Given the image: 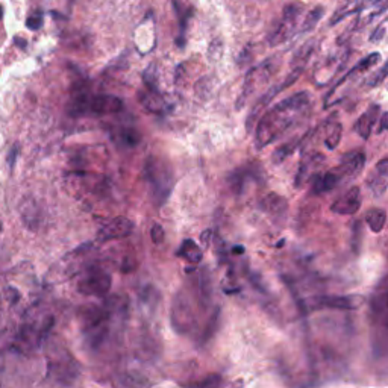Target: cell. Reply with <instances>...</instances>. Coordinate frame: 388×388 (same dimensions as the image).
<instances>
[{
	"label": "cell",
	"instance_id": "6da1fadb",
	"mask_svg": "<svg viewBox=\"0 0 388 388\" xmlns=\"http://www.w3.org/2000/svg\"><path fill=\"white\" fill-rule=\"evenodd\" d=\"M312 97L310 91H299L287 99L274 103L258 120L255 129V146L261 150L282 139L310 116Z\"/></svg>",
	"mask_w": 388,
	"mask_h": 388
},
{
	"label": "cell",
	"instance_id": "7a4b0ae2",
	"mask_svg": "<svg viewBox=\"0 0 388 388\" xmlns=\"http://www.w3.org/2000/svg\"><path fill=\"white\" fill-rule=\"evenodd\" d=\"M123 100L116 96L100 94L91 96L87 90H79L73 94V99L69 105V112L75 117L82 116H108L116 114L123 109Z\"/></svg>",
	"mask_w": 388,
	"mask_h": 388
},
{
	"label": "cell",
	"instance_id": "3957f363",
	"mask_svg": "<svg viewBox=\"0 0 388 388\" xmlns=\"http://www.w3.org/2000/svg\"><path fill=\"white\" fill-rule=\"evenodd\" d=\"M144 176L150 187L153 200L157 206L161 208L170 197L175 185L172 167L164 158L149 157L144 164Z\"/></svg>",
	"mask_w": 388,
	"mask_h": 388
},
{
	"label": "cell",
	"instance_id": "277c9868",
	"mask_svg": "<svg viewBox=\"0 0 388 388\" xmlns=\"http://www.w3.org/2000/svg\"><path fill=\"white\" fill-rule=\"evenodd\" d=\"M279 64H281V60L278 58V56H272V58L263 61L261 64H258V66L249 70V73L245 78V84H242V90L236 103L237 109H241L242 107H245L247 99L255 93L256 88H260L261 85L269 82V79L279 69Z\"/></svg>",
	"mask_w": 388,
	"mask_h": 388
},
{
	"label": "cell",
	"instance_id": "5b68a950",
	"mask_svg": "<svg viewBox=\"0 0 388 388\" xmlns=\"http://www.w3.org/2000/svg\"><path fill=\"white\" fill-rule=\"evenodd\" d=\"M302 17V6L297 3H290L282 11L281 19L276 26L273 28L269 35V44L272 47L287 43L290 38H293L297 32L299 19Z\"/></svg>",
	"mask_w": 388,
	"mask_h": 388
},
{
	"label": "cell",
	"instance_id": "8992f818",
	"mask_svg": "<svg viewBox=\"0 0 388 388\" xmlns=\"http://www.w3.org/2000/svg\"><path fill=\"white\" fill-rule=\"evenodd\" d=\"M366 302L362 294H343V296H314L305 301V306L310 310H344L355 311Z\"/></svg>",
	"mask_w": 388,
	"mask_h": 388
},
{
	"label": "cell",
	"instance_id": "52a82bcc",
	"mask_svg": "<svg viewBox=\"0 0 388 388\" xmlns=\"http://www.w3.org/2000/svg\"><path fill=\"white\" fill-rule=\"evenodd\" d=\"M194 312L191 308V303L185 293H177L173 299L172 305V325L176 333L182 335L188 334L194 328Z\"/></svg>",
	"mask_w": 388,
	"mask_h": 388
},
{
	"label": "cell",
	"instance_id": "ba28073f",
	"mask_svg": "<svg viewBox=\"0 0 388 388\" xmlns=\"http://www.w3.org/2000/svg\"><path fill=\"white\" fill-rule=\"evenodd\" d=\"M112 281L111 276L100 269H90L82 279H79L78 282V290L79 293H82L85 296H105L111 290Z\"/></svg>",
	"mask_w": 388,
	"mask_h": 388
},
{
	"label": "cell",
	"instance_id": "9c48e42d",
	"mask_svg": "<svg viewBox=\"0 0 388 388\" xmlns=\"http://www.w3.org/2000/svg\"><path fill=\"white\" fill-rule=\"evenodd\" d=\"M326 157L323 153L315 152H302V159L299 164V170L294 177V187L302 188L305 184H308L314 179V176L320 173V168L325 166Z\"/></svg>",
	"mask_w": 388,
	"mask_h": 388
},
{
	"label": "cell",
	"instance_id": "30bf717a",
	"mask_svg": "<svg viewBox=\"0 0 388 388\" xmlns=\"http://www.w3.org/2000/svg\"><path fill=\"white\" fill-rule=\"evenodd\" d=\"M48 370H51V375L56 381L61 384H70L79 375L76 361L67 352L62 357L52 353V358L48 360Z\"/></svg>",
	"mask_w": 388,
	"mask_h": 388
},
{
	"label": "cell",
	"instance_id": "8fae6325",
	"mask_svg": "<svg viewBox=\"0 0 388 388\" xmlns=\"http://www.w3.org/2000/svg\"><path fill=\"white\" fill-rule=\"evenodd\" d=\"M132 231H134L132 220H129L126 217H117L102 224L99 233H97V238L103 242L109 240H118V238L129 237L132 233Z\"/></svg>",
	"mask_w": 388,
	"mask_h": 388
},
{
	"label": "cell",
	"instance_id": "7c38bea8",
	"mask_svg": "<svg viewBox=\"0 0 388 388\" xmlns=\"http://www.w3.org/2000/svg\"><path fill=\"white\" fill-rule=\"evenodd\" d=\"M362 205V194L360 187H352L334 200L330 211L338 215H353L360 211Z\"/></svg>",
	"mask_w": 388,
	"mask_h": 388
},
{
	"label": "cell",
	"instance_id": "4fadbf2b",
	"mask_svg": "<svg viewBox=\"0 0 388 388\" xmlns=\"http://www.w3.org/2000/svg\"><path fill=\"white\" fill-rule=\"evenodd\" d=\"M371 317L382 326H388V276L381 281L371 297Z\"/></svg>",
	"mask_w": 388,
	"mask_h": 388
},
{
	"label": "cell",
	"instance_id": "5bb4252c",
	"mask_svg": "<svg viewBox=\"0 0 388 388\" xmlns=\"http://www.w3.org/2000/svg\"><path fill=\"white\" fill-rule=\"evenodd\" d=\"M367 188L376 197H381L388 190V157L379 159L367 175Z\"/></svg>",
	"mask_w": 388,
	"mask_h": 388
},
{
	"label": "cell",
	"instance_id": "9a60e30c",
	"mask_svg": "<svg viewBox=\"0 0 388 388\" xmlns=\"http://www.w3.org/2000/svg\"><path fill=\"white\" fill-rule=\"evenodd\" d=\"M344 179L340 170L337 167L330 168L329 172L325 173H317L314 176V179L311 181V194L315 196H320V194H325L329 191H334L338 187L344 185Z\"/></svg>",
	"mask_w": 388,
	"mask_h": 388
},
{
	"label": "cell",
	"instance_id": "2e32d148",
	"mask_svg": "<svg viewBox=\"0 0 388 388\" xmlns=\"http://www.w3.org/2000/svg\"><path fill=\"white\" fill-rule=\"evenodd\" d=\"M388 10V0H366V3L362 5V8L358 12V19L353 24V30H360L362 28L369 26V24L373 23L378 17Z\"/></svg>",
	"mask_w": 388,
	"mask_h": 388
},
{
	"label": "cell",
	"instance_id": "e0dca14e",
	"mask_svg": "<svg viewBox=\"0 0 388 388\" xmlns=\"http://www.w3.org/2000/svg\"><path fill=\"white\" fill-rule=\"evenodd\" d=\"M366 166V157L362 152H349L343 157L342 163L337 166V168L342 173L344 182H351L361 175Z\"/></svg>",
	"mask_w": 388,
	"mask_h": 388
},
{
	"label": "cell",
	"instance_id": "ac0fdd59",
	"mask_svg": "<svg viewBox=\"0 0 388 388\" xmlns=\"http://www.w3.org/2000/svg\"><path fill=\"white\" fill-rule=\"evenodd\" d=\"M260 208L273 220H285L288 214V200L278 193H269L261 199Z\"/></svg>",
	"mask_w": 388,
	"mask_h": 388
},
{
	"label": "cell",
	"instance_id": "d6986e66",
	"mask_svg": "<svg viewBox=\"0 0 388 388\" xmlns=\"http://www.w3.org/2000/svg\"><path fill=\"white\" fill-rule=\"evenodd\" d=\"M379 61H381V53H379V52H371L370 55H367L366 58H362L361 61H358L349 71L346 73V75H344L342 79L338 80V82L335 84V87L333 88V90H330V91L326 94V97L333 96V94H334L337 90H340V88H342L346 82H349L351 79H355L357 76L362 75V73L369 71L371 67H375Z\"/></svg>",
	"mask_w": 388,
	"mask_h": 388
},
{
	"label": "cell",
	"instance_id": "ffe728a7",
	"mask_svg": "<svg viewBox=\"0 0 388 388\" xmlns=\"http://www.w3.org/2000/svg\"><path fill=\"white\" fill-rule=\"evenodd\" d=\"M379 112H381V105L373 103L370 105L367 111H364L362 114L355 121L353 131L360 135V139L369 140L370 135L373 134V127L379 118Z\"/></svg>",
	"mask_w": 388,
	"mask_h": 388
},
{
	"label": "cell",
	"instance_id": "44dd1931",
	"mask_svg": "<svg viewBox=\"0 0 388 388\" xmlns=\"http://www.w3.org/2000/svg\"><path fill=\"white\" fill-rule=\"evenodd\" d=\"M319 129H320V134L323 135L325 148L328 150H334L340 144V140H342V134H343L342 123H340V121L326 120L325 123L319 126Z\"/></svg>",
	"mask_w": 388,
	"mask_h": 388
},
{
	"label": "cell",
	"instance_id": "7402d4cb",
	"mask_svg": "<svg viewBox=\"0 0 388 388\" xmlns=\"http://www.w3.org/2000/svg\"><path fill=\"white\" fill-rule=\"evenodd\" d=\"M20 215L29 229H37L39 224V208L32 197L24 199L20 204Z\"/></svg>",
	"mask_w": 388,
	"mask_h": 388
},
{
	"label": "cell",
	"instance_id": "603a6c76",
	"mask_svg": "<svg viewBox=\"0 0 388 388\" xmlns=\"http://www.w3.org/2000/svg\"><path fill=\"white\" fill-rule=\"evenodd\" d=\"M364 3H366V0H346V2L340 5L337 8V11L330 15L329 26H335V24H338L340 21L351 17L352 14H358Z\"/></svg>",
	"mask_w": 388,
	"mask_h": 388
},
{
	"label": "cell",
	"instance_id": "cb8c5ba5",
	"mask_svg": "<svg viewBox=\"0 0 388 388\" xmlns=\"http://www.w3.org/2000/svg\"><path fill=\"white\" fill-rule=\"evenodd\" d=\"M139 100L143 105L144 109L153 112V114H163L164 112L166 102L163 97L158 94V91H153V90L141 91L139 93Z\"/></svg>",
	"mask_w": 388,
	"mask_h": 388
},
{
	"label": "cell",
	"instance_id": "d4e9b609",
	"mask_svg": "<svg viewBox=\"0 0 388 388\" xmlns=\"http://www.w3.org/2000/svg\"><path fill=\"white\" fill-rule=\"evenodd\" d=\"M176 255L191 264H199L202 258H204V252H202L200 246L194 240H185L181 247L177 249Z\"/></svg>",
	"mask_w": 388,
	"mask_h": 388
},
{
	"label": "cell",
	"instance_id": "484cf974",
	"mask_svg": "<svg viewBox=\"0 0 388 388\" xmlns=\"http://www.w3.org/2000/svg\"><path fill=\"white\" fill-rule=\"evenodd\" d=\"M364 222L367 223L371 232H375V233L382 232V229L385 228V223H387L385 209H381V208L369 209L366 215H364Z\"/></svg>",
	"mask_w": 388,
	"mask_h": 388
},
{
	"label": "cell",
	"instance_id": "4316f807",
	"mask_svg": "<svg viewBox=\"0 0 388 388\" xmlns=\"http://www.w3.org/2000/svg\"><path fill=\"white\" fill-rule=\"evenodd\" d=\"M301 144V139L299 136H294L293 140H290L287 141L285 144H282L279 146V148L273 152V155H272V159H273V163L274 164H281V163H284V161L293 153L296 149H297V146Z\"/></svg>",
	"mask_w": 388,
	"mask_h": 388
},
{
	"label": "cell",
	"instance_id": "83f0119b",
	"mask_svg": "<svg viewBox=\"0 0 388 388\" xmlns=\"http://www.w3.org/2000/svg\"><path fill=\"white\" fill-rule=\"evenodd\" d=\"M314 42H308L306 44H303L299 51L294 53L293 60H291V69H301L303 70L306 62L310 61L311 55L314 52Z\"/></svg>",
	"mask_w": 388,
	"mask_h": 388
},
{
	"label": "cell",
	"instance_id": "f1b7e54d",
	"mask_svg": "<svg viewBox=\"0 0 388 388\" xmlns=\"http://www.w3.org/2000/svg\"><path fill=\"white\" fill-rule=\"evenodd\" d=\"M323 15H325V8L323 6H315L312 10L305 15V19L302 21V26L301 30L302 34H306V32H311L315 26H317L319 21L323 19Z\"/></svg>",
	"mask_w": 388,
	"mask_h": 388
},
{
	"label": "cell",
	"instance_id": "f546056e",
	"mask_svg": "<svg viewBox=\"0 0 388 388\" xmlns=\"http://www.w3.org/2000/svg\"><path fill=\"white\" fill-rule=\"evenodd\" d=\"M117 135L120 143L127 146V148H135V146H139L141 141V134L136 131L135 127H121Z\"/></svg>",
	"mask_w": 388,
	"mask_h": 388
},
{
	"label": "cell",
	"instance_id": "4dcf8cb0",
	"mask_svg": "<svg viewBox=\"0 0 388 388\" xmlns=\"http://www.w3.org/2000/svg\"><path fill=\"white\" fill-rule=\"evenodd\" d=\"M228 182L231 185V188L236 191L237 194L242 191L245 188V184H246V172L245 170H236L232 175H229L228 177Z\"/></svg>",
	"mask_w": 388,
	"mask_h": 388
},
{
	"label": "cell",
	"instance_id": "1f68e13d",
	"mask_svg": "<svg viewBox=\"0 0 388 388\" xmlns=\"http://www.w3.org/2000/svg\"><path fill=\"white\" fill-rule=\"evenodd\" d=\"M361 241H362V229L361 222H355L352 228V250L355 255H360L361 252Z\"/></svg>",
	"mask_w": 388,
	"mask_h": 388
},
{
	"label": "cell",
	"instance_id": "d6a6232c",
	"mask_svg": "<svg viewBox=\"0 0 388 388\" xmlns=\"http://www.w3.org/2000/svg\"><path fill=\"white\" fill-rule=\"evenodd\" d=\"M387 76H388V61L384 64L381 69L376 70V73H373V75H371V78L367 80V85L370 88L379 87L387 79Z\"/></svg>",
	"mask_w": 388,
	"mask_h": 388
},
{
	"label": "cell",
	"instance_id": "836d02e7",
	"mask_svg": "<svg viewBox=\"0 0 388 388\" xmlns=\"http://www.w3.org/2000/svg\"><path fill=\"white\" fill-rule=\"evenodd\" d=\"M199 285H200L202 302H204V305H206L208 301H209V297H211V282H209V278H208V273L206 272H204V274H202V276H200Z\"/></svg>",
	"mask_w": 388,
	"mask_h": 388
},
{
	"label": "cell",
	"instance_id": "e575fe53",
	"mask_svg": "<svg viewBox=\"0 0 388 388\" xmlns=\"http://www.w3.org/2000/svg\"><path fill=\"white\" fill-rule=\"evenodd\" d=\"M385 38H388V17L381 24H379V26H376V29L371 32L369 39H370V43H379Z\"/></svg>",
	"mask_w": 388,
	"mask_h": 388
},
{
	"label": "cell",
	"instance_id": "d590c367",
	"mask_svg": "<svg viewBox=\"0 0 388 388\" xmlns=\"http://www.w3.org/2000/svg\"><path fill=\"white\" fill-rule=\"evenodd\" d=\"M218 315H220V311L217 310L215 314L211 317V320H209L206 329L204 330V335H202V343L209 342V340H211V337L214 335L215 329H217V326H218Z\"/></svg>",
	"mask_w": 388,
	"mask_h": 388
},
{
	"label": "cell",
	"instance_id": "8d00e7d4",
	"mask_svg": "<svg viewBox=\"0 0 388 388\" xmlns=\"http://www.w3.org/2000/svg\"><path fill=\"white\" fill-rule=\"evenodd\" d=\"M164 237H166V233H164V229H163V226L155 223L152 226V229H150V238L152 241L155 242V245H161V242L164 241Z\"/></svg>",
	"mask_w": 388,
	"mask_h": 388
},
{
	"label": "cell",
	"instance_id": "74e56055",
	"mask_svg": "<svg viewBox=\"0 0 388 388\" xmlns=\"http://www.w3.org/2000/svg\"><path fill=\"white\" fill-rule=\"evenodd\" d=\"M26 24H28V28H30L32 30L39 29V28H42V24H43V14L39 12V11H37V12H34V14H30L28 21H26Z\"/></svg>",
	"mask_w": 388,
	"mask_h": 388
},
{
	"label": "cell",
	"instance_id": "f35d334b",
	"mask_svg": "<svg viewBox=\"0 0 388 388\" xmlns=\"http://www.w3.org/2000/svg\"><path fill=\"white\" fill-rule=\"evenodd\" d=\"M123 384L125 385H134V387H140V385H149V381H146L144 378L136 376V379H132V375H126L123 376Z\"/></svg>",
	"mask_w": 388,
	"mask_h": 388
},
{
	"label": "cell",
	"instance_id": "ab89813d",
	"mask_svg": "<svg viewBox=\"0 0 388 388\" xmlns=\"http://www.w3.org/2000/svg\"><path fill=\"white\" fill-rule=\"evenodd\" d=\"M378 127H376V134H382L385 131H388V111H385L384 114L381 116V118H379L378 121Z\"/></svg>",
	"mask_w": 388,
	"mask_h": 388
},
{
	"label": "cell",
	"instance_id": "60d3db41",
	"mask_svg": "<svg viewBox=\"0 0 388 388\" xmlns=\"http://www.w3.org/2000/svg\"><path fill=\"white\" fill-rule=\"evenodd\" d=\"M17 155H19V146L15 144L14 148L10 150V153H8V166H10L11 170H14V166H15V159H17Z\"/></svg>",
	"mask_w": 388,
	"mask_h": 388
},
{
	"label": "cell",
	"instance_id": "b9f144b4",
	"mask_svg": "<svg viewBox=\"0 0 388 388\" xmlns=\"http://www.w3.org/2000/svg\"><path fill=\"white\" fill-rule=\"evenodd\" d=\"M220 376H217V375H213V376H208L205 381H200L197 382L196 385L197 387H213V385H218L220 384Z\"/></svg>",
	"mask_w": 388,
	"mask_h": 388
},
{
	"label": "cell",
	"instance_id": "7bdbcfd3",
	"mask_svg": "<svg viewBox=\"0 0 388 388\" xmlns=\"http://www.w3.org/2000/svg\"><path fill=\"white\" fill-rule=\"evenodd\" d=\"M211 238H213V231H211V229H206V231L200 236V241H202V245H204L205 249L209 246V242H211Z\"/></svg>",
	"mask_w": 388,
	"mask_h": 388
},
{
	"label": "cell",
	"instance_id": "ee69618b",
	"mask_svg": "<svg viewBox=\"0 0 388 388\" xmlns=\"http://www.w3.org/2000/svg\"><path fill=\"white\" fill-rule=\"evenodd\" d=\"M2 15H3V11H2V8H0V19H2Z\"/></svg>",
	"mask_w": 388,
	"mask_h": 388
},
{
	"label": "cell",
	"instance_id": "f6af8a7d",
	"mask_svg": "<svg viewBox=\"0 0 388 388\" xmlns=\"http://www.w3.org/2000/svg\"><path fill=\"white\" fill-rule=\"evenodd\" d=\"M387 88H388V85H387Z\"/></svg>",
	"mask_w": 388,
	"mask_h": 388
}]
</instances>
